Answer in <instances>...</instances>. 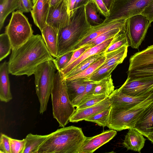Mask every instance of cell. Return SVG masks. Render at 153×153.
I'll return each mask as SVG.
<instances>
[{
  "label": "cell",
  "instance_id": "obj_19",
  "mask_svg": "<svg viewBox=\"0 0 153 153\" xmlns=\"http://www.w3.org/2000/svg\"><path fill=\"white\" fill-rule=\"evenodd\" d=\"M114 37L111 38L102 43L87 49L76 60L61 71L65 76L84 60L95 54L105 52L113 40Z\"/></svg>",
  "mask_w": 153,
  "mask_h": 153
},
{
  "label": "cell",
  "instance_id": "obj_10",
  "mask_svg": "<svg viewBox=\"0 0 153 153\" xmlns=\"http://www.w3.org/2000/svg\"><path fill=\"white\" fill-rule=\"evenodd\" d=\"M70 19L65 0L54 6L50 7L46 19V24L53 27L59 33L62 28L68 25Z\"/></svg>",
  "mask_w": 153,
  "mask_h": 153
},
{
  "label": "cell",
  "instance_id": "obj_7",
  "mask_svg": "<svg viewBox=\"0 0 153 153\" xmlns=\"http://www.w3.org/2000/svg\"><path fill=\"white\" fill-rule=\"evenodd\" d=\"M33 32L32 25L22 12L18 10L12 13L5 31L10 40L12 50L26 42L33 35Z\"/></svg>",
  "mask_w": 153,
  "mask_h": 153
},
{
  "label": "cell",
  "instance_id": "obj_38",
  "mask_svg": "<svg viewBox=\"0 0 153 153\" xmlns=\"http://www.w3.org/2000/svg\"><path fill=\"white\" fill-rule=\"evenodd\" d=\"M87 82L86 88L84 92L71 102L73 105L75 107H77L83 99L93 95L97 82Z\"/></svg>",
  "mask_w": 153,
  "mask_h": 153
},
{
  "label": "cell",
  "instance_id": "obj_34",
  "mask_svg": "<svg viewBox=\"0 0 153 153\" xmlns=\"http://www.w3.org/2000/svg\"><path fill=\"white\" fill-rule=\"evenodd\" d=\"M124 45H126L129 47L125 28L114 37L112 42L105 50V53L119 48Z\"/></svg>",
  "mask_w": 153,
  "mask_h": 153
},
{
  "label": "cell",
  "instance_id": "obj_20",
  "mask_svg": "<svg viewBox=\"0 0 153 153\" xmlns=\"http://www.w3.org/2000/svg\"><path fill=\"white\" fill-rule=\"evenodd\" d=\"M128 129L123 143V146L127 150L140 153L146 139L142 134L134 128Z\"/></svg>",
  "mask_w": 153,
  "mask_h": 153
},
{
  "label": "cell",
  "instance_id": "obj_18",
  "mask_svg": "<svg viewBox=\"0 0 153 153\" xmlns=\"http://www.w3.org/2000/svg\"><path fill=\"white\" fill-rule=\"evenodd\" d=\"M128 71L153 63V45L131 56Z\"/></svg>",
  "mask_w": 153,
  "mask_h": 153
},
{
  "label": "cell",
  "instance_id": "obj_43",
  "mask_svg": "<svg viewBox=\"0 0 153 153\" xmlns=\"http://www.w3.org/2000/svg\"><path fill=\"white\" fill-rule=\"evenodd\" d=\"M33 7L31 0H20L18 9L23 13L30 12Z\"/></svg>",
  "mask_w": 153,
  "mask_h": 153
},
{
  "label": "cell",
  "instance_id": "obj_31",
  "mask_svg": "<svg viewBox=\"0 0 153 153\" xmlns=\"http://www.w3.org/2000/svg\"><path fill=\"white\" fill-rule=\"evenodd\" d=\"M118 65L115 64L95 71L90 75L85 78V80L88 82H98L111 75V73Z\"/></svg>",
  "mask_w": 153,
  "mask_h": 153
},
{
  "label": "cell",
  "instance_id": "obj_48",
  "mask_svg": "<svg viewBox=\"0 0 153 153\" xmlns=\"http://www.w3.org/2000/svg\"><path fill=\"white\" fill-rule=\"evenodd\" d=\"M108 9L110 11L113 0H102Z\"/></svg>",
  "mask_w": 153,
  "mask_h": 153
},
{
  "label": "cell",
  "instance_id": "obj_15",
  "mask_svg": "<svg viewBox=\"0 0 153 153\" xmlns=\"http://www.w3.org/2000/svg\"><path fill=\"white\" fill-rule=\"evenodd\" d=\"M111 101L108 97L93 106L82 109H76L70 118L69 122H77L85 120L87 118L111 107Z\"/></svg>",
  "mask_w": 153,
  "mask_h": 153
},
{
  "label": "cell",
  "instance_id": "obj_41",
  "mask_svg": "<svg viewBox=\"0 0 153 153\" xmlns=\"http://www.w3.org/2000/svg\"><path fill=\"white\" fill-rule=\"evenodd\" d=\"M10 137L1 134L0 140V153H11L10 143Z\"/></svg>",
  "mask_w": 153,
  "mask_h": 153
},
{
  "label": "cell",
  "instance_id": "obj_44",
  "mask_svg": "<svg viewBox=\"0 0 153 153\" xmlns=\"http://www.w3.org/2000/svg\"><path fill=\"white\" fill-rule=\"evenodd\" d=\"M87 50L84 47H82L73 51L71 58L65 68L70 65L78 59Z\"/></svg>",
  "mask_w": 153,
  "mask_h": 153
},
{
  "label": "cell",
  "instance_id": "obj_25",
  "mask_svg": "<svg viewBox=\"0 0 153 153\" xmlns=\"http://www.w3.org/2000/svg\"><path fill=\"white\" fill-rule=\"evenodd\" d=\"M66 82L68 94L71 102L84 92L87 82L85 78L66 80Z\"/></svg>",
  "mask_w": 153,
  "mask_h": 153
},
{
  "label": "cell",
  "instance_id": "obj_9",
  "mask_svg": "<svg viewBox=\"0 0 153 153\" xmlns=\"http://www.w3.org/2000/svg\"><path fill=\"white\" fill-rule=\"evenodd\" d=\"M151 23L146 16L141 14L127 19L125 32L129 46L138 49L144 40Z\"/></svg>",
  "mask_w": 153,
  "mask_h": 153
},
{
  "label": "cell",
  "instance_id": "obj_2",
  "mask_svg": "<svg viewBox=\"0 0 153 153\" xmlns=\"http://www.w3.org/2000/svg\"><path fill=\"white\" fill-rule=\"evenodd\" d=\"M86 137L81 128L62 127L50 134L37 153H78Z\"/></svg>",
  "mask_w": 153,
  "mask_h": 153
},
{
  "label": "cell",
  "instance_id": "obj_51",
  "mask_svg": "<svg viewBox=\"0 0 153 153\" xmlns=\"http://www.w3.org/2000/svg\"><path fill=\"white\" fill-rule=\"evenodd\" d=\"M50 0H44V3L47 4V5L49 6L50 5Z\"/></svg>",
  "mask_w": 153,
  "mask_h": 153
},
{
  "label": "cell",
  "instance_id": "obj_14",
  "mask_svg": "<svg viewBox=\"0 0 153 153\" xmlns=\"http://www.w3.org/2000/svg\"><path fill=\"white\" fill-rule=\"evenodd\" d=\"M116 131L110 129L91 137H86L78 153H92L109 142L117 134Z\"/></svg>",
  "mask_w": 153,
  "mask_h": 153
},
{
  "label": "cell",
  "instance_id": "obj_4",
  "mask_svg": "<svg viewBox=\"0 0 153 153\" xmlns=\"http://www.w3.org/2000/svg\"><path fill=\"white\" fill-rule=\"evenodd\" d=\"M51 95L53 116L60 127H64L75 109L69 98L65 76L61 71L55 73Z\"/></svg>",
  "mask_w": 153,
  "mask_h": 153
},
{
  "label": "cell",
  "instance_id": "obj_37",
  "mask_svg": "<svg viewBox=\"0 0 153 153\" xmlns=\"http://www.w3.org/2000/svg\"><path fill=\"white\" fill-rule=\"evenodd\" d=\"M103 95H92L83 99L76 107V109H80L96 105L108 97Z\"/></svg>",
  "mask_w": 153,
  "mask_h": 153
},
{
  "label": "cell",
  "instance_id": "obj_35",
  "mask_svg": "<svg viewBox=\"0 0 153 153\" xmlns=\"http://www.w3.org/2000/svg\"><path fill=\"white\" fill-rule=\"evenodd\" d=\"M97 7L92 1L85 5V11L88 21L91 24L98 25L104 20L101 19L97 13Z\"/></svg>",
  "mask_w": 153,
  "mask_h": 153
},
{
  "label": "cell",
  "instance_id": "obj_47",
  "mask_svg": "<svg viewBox=\"0 0 153 153\" xmlns=\"http://www.w3.org/2000/svg\"><path fill=\"white\" fill-rule=\"evenodd\" d=\"M92 0H76L75 4L74 11L80 7L86 5L89 3L92 2Z\"/></svg>",
  "mask_w": 153,
  "mask_h": 153
},
{
  "label": "cell",
  "instance_id": "obj_21",
  "mask_svg": "<svg viewBox=\"0 0 153 153\" xmlns=\"http://www.w3.org/2000/svg\"><path fill=\"white\" fill-rule=\"evenodd\" d=\"M8 62L5 61L0 66V100L7 102L12 99L10 90Z\"/></svg>",
  "mask_w": 153,
  "mask_h": 153
},
{
  "label": "cell",
  "instance_id": "obj_49",
  "mask_svg": "<svg viewBox=\"0 0 153 153\" xmlns=\"http://www.w3.org/2000/svg\"><path fill=\"white\" fill-rule=\"evenodd\" d=\"M63 0H50V7L54 6L61 2Z\"/></svg>",
  "mask_w": 153,
  "mask_h": 153
},
{
  "label": "cell",
  "instance_id": "obj_40",
  "mask_svg": "<svg viewBox=\"0 0 153 153\" xmlns=\"http://www.w3.org/2000/svg\"><path fill=\"white\" fill-rule=\"evenodd\" d=\"M10 140L11 153H23L25 138L22 140H18L10 137Z\"/></svg>",
  "mask_w": 153,
  "mask_h": 153
},
{
  "label": "cell",
  "instance_id": "obj_12",
  "mask_svg": "<svg viewBox=\"0 0 153 153\" xmlns=\"http://www.w3.org/2000/svg\"><path fill=\"white\" fill-rule=\"evenodd\" d=\"M153 89L140 96H131L124 94L118 89L114 90L109 96L111 101V106L128 109L138 105L149 97Z\"/></svg>",
  "mask_w": 153,
  "mask_h": 153
},
{
  "label": "cell",
  "instance_id": "obj_26",
  "mask_svg": "<svg viewBox=\"0 0 153 153\" xmlns=\"http://www.w3.org/2000/svg\"><path fill=\"white\" fill-rule=\"evenodd\" d=\"M127 78L133 80L153 79V63L127 71Z\"/></svg>",
  "mask_w": 153,
  "mask_h": 153
},
{
  "label": "cell",
  "instance_id": "obj_13",
  "mask_svg": "<svg viewBox=\"0 0 153 153\" xmlns=\"http://www.w3.org/2000/svg\"><path fill=\"white\" fill-rule=\"evenodd\" d=\"M118 89L122 93L128 96H140L153 89V79L133 80L127 78Z\"/></svg>",
  "mask_w": 153,
  "mask_h": 153
},
{
  "label": "cell",
  "instance_id": "obj_32",
  "mask_svg": "<svg viewBox=\"0 0 153 153\" xmlns=\"http://www.w3.org/2000/svg\"><path fill=\"white\" fill-rule=\"evenodd\" d=\"M105 59V57L104 55L83 71L77 74L66 78V80H70L77 79L85 78L87 77L96 71L102 65Z\"/></svg>",
  "mask_w": 153,
  "mask_h": 153
},
{
  "label": "cell",
  "instance_id": "obj_27",
  "mask_svg": "<svg viewBox=\"0 0 153 153\" xmlns=\"http://www.w3.org/2000/svg\"><path fill=\"white\" fill-rule=\"evenodd\" d=\"M20 0H0V30L8 16L18 8Z\"/></svg>",
  "mask_w": 153,
  "mask_h": 153
},
{
  "label": "cell",
  "instance_id": "obj_36",
  "mask_svg": "<svg viewBox=\"0 0 153 153\" xmlns=\"http://www.w3.org/2000/svg\"><path fill=\"white\" fill-rule=\"evenodd\" d=\"M12 49L11 43L5 33L0 35V61H1L10 53Z\"/></svg>",
  "mask_w": 153,
  "mask_h": 153
},
{
  "label": "cell",
  "instance_id": "obj_11",
  "mask_svg": "<svg viewBox=\"0 0 153 153\" xmlns=\"http://www.w3.org/2000/svg\"><path fill=\"white\" fill-rule=\"evenodd\" d=\"M128 19L122 18L107 22L103 21L100 24L92 25L83 39L74 47L72 51L79 49L88 41L108 30L117 27H124Z\"/></svg>",
  "mask_w": 153,
  "mask_h": 153
},
{
  "label": "cell",
  "instance_id": "obj_17",
  "mask_svg": "<svg viewBox=\"0 0 153 153\" xmlns=\"http://www.w3.org/2000/svg\"><path fill=\"white\" fill-rule=\"evenodd\" d=\"M134 128L146 137L149 133L153 131V103L142 112Z\"/></svg>",
  "mask_w": 153,
  "mask_h": 153
},
{
  "label": "cell",
  "instance_id": "obj_30",
  "mask_svg": "<svg viewBox=\"0 0 153 153\" xmlns=\"http://www.w3.org/2000/svg\"><path fill=\"white\" fill-rule=\"evenodd\" d=\"M105 53V52L99 53L91 56L84 60L66 75L65 76V79L83 71L97 60L103 56Z\"/></svg>",
  "mask_w": 153,
  "mask_h": 153
},
{
  "label": "cell",
  "instance_id": "obj_22",
  "mask_svg": "<svg viewBox=\"0 0 153 153\" xmlns=\"http://www.w3.org/2000/svg\"><path fill=\"white\" fill-rule=\"evenodd\" d=\"M42 36L51 56L53 58L58 56V35L55 30L46 24L41 31Z\"/></svg>",
  "mask_w": 153,
  "mask_h": 153
},
{
  "label": "cell",
  "instance_id": "obj_6",
  "mask_svg": "<svg viewBox=\"0 0 153 153\" xmlns=\"http://www.w3.org/2000/svg\"><path fill=\"white\" fill-rule=\"evenodd\" d=\"M56 70L53 62L49 60L40 64L34 74L36 93L40 104V114H43L47 109Z\"/></svg>",
  "mask_w": 153,
  "mask_h": 153
},
{
  "label": "cell",
  "instance_id": "obj_45",
  "mask_svg": "<svg viewBox=\"0 0 153 153\" xmlns=\"http://www.w3.org/2000/svg\"><path fill=\"white\" fill-rule=\"evenodd\" d=\"M141 14L146 16L151 23L153 22V0L146 7Z\"/></svg>",
  "mask_w": 153,
  "mask_h": 153
},
{
  "label": "cell",
  "instance_id": "obj_5",
  "mask_svg": "<svg viewBox=\"0 0 153 153\" xmlns=\"http://www.w3.org/2000/svg\"><path fill=\"white\" fill-rule=\"evenodd\" d=\"M153 103V93L147 99L131 108L124 109L111 106L108 125L111 129L120 131L134 128L141 114Z\"/></svg>",
  "mask_w": 153,
  "mask_h": 153
},
{
  "label": "cell",
  "instance_id": "obj_50",
  "mask_svg": "<svg viewBox=\"0 0 153 153\" xmlns=\"http://www.w3.org/2000/svg\"><path fill=\"white\" fill-rule=\"evenodd\" d=\"M147 138L153 144V131L149 133Z\"/></svg>",
  "mask_w": 153,
  "mask_h": 153
},
{
  "label": "cell",
  "instance_id": "obj_23",
  "mask_svg": "<svg viewBox=\"0 0 153 153\" xmlns=\"http://www.w3.org/2000/svg\"><path fill=\"white\" fill-rule=\"evenodd\" d=\"M128 47L127 45H124L119 48L105 53V60L96 71L104 67L115 64H119L122 63L127 56Z\"/></svg>",
  "mask_w": 153,
  "mask_h": 153
},
{
  "label": "cell",
  "instance_id": "obj_1",
  "mask_svg": "<svg viewBox=\"0 0 153 153\" xmlns=\"http://www.w3.org/2000/svg\"><path fill=\"white\" fill-rule=\"evenodd\" d=\"M54 59L42 35H33L23 44L12 50L8 62L9 72L15 76H29L34 74L40 64Z\"/></svg>",
  "mask_w": 153,
  "mask_h": 153
},
{
  "label": "cell",
  "instance_id": "obj_28",
  "mask_svg": "<svg viewBox=\"0 0 153 153\" xmlns=\"http://www.w3.org/2000/svg\"><path fill=\"white\" fill-rule=\"evenodd\" d=\"M111 75L97 82L93 95H103L109 97L114 90Z\"/></svg>",
  "mask_w": 153,
  "mask_h": 153
},
{
  "label": "cell",
  "instance_id": "obj_33",
  "mask_svg": "<svg viewBox=\"0 0 153 153\" xmlns=\"http://www.w3.org/2000/svg\"><path fill=\"white\" fill-rule=\"evenodd\" d=\"M111 109V107L87 118L85 120L95 123L100 126L107 127Z\"/></svg>",
  "mask_w": 153,
  "mask_h": 153
},
{
  "label": "cell",
  "instance_id": "obj_39",
  "mask_svg": "<svg viewBox=\"0 0 153 153\" xmlns=\"http://www.w3.org/2000/svg\"><path fill=\"white\" fill-rule=\"evenodd\" d=\"M73 51L71 52L59 56L53 61L57 71H61L68 64L73 54Z\"/></svg>",
  "mask_w": 153,
  "mask_h": 153
},
{
  "label": "cell",
  "instance_id": "obj_16",
  "mask_svg": "<svg viewBox=\"0 0 153 153\" xmlns=\"http://www.w3.org/2000/svg\"><path fill=\"white\" fill-rule=\"evenodd\" d=\"M33 7L30 12L35 25L41 31L46 25V19L50 6L44 0H32Z\"/></svg>",
  "mask_w": 153,
  "mask_h": 153
},
{
  "label": "cell",
  "instance_id": "obj_3",
  "mask_svg": "<svg viewBox=\"0 0 153 153\" xmlns=\"http://www.w3.org/2000/svg\"><path fill=\"white\" fill-rule=\"evenodd\" d=\"M92 26L87 18L85 5L76 9L70 18L69 24L62 28L59 33L58 56L73 52L74 47L83 39Z\"/></svg>",
  "mask_w": 153,
  "mask_h": 153
},
{
  "label": "cell",
  "instance_id": "obj_8",
  "mask_svg": "<svg viewBox=\"0 0 153 153\" xmlns=\"http://www.w3.org/2000/svg\"><path fill=\"white\" fill-rule=\"evenodd\" d=\"M152 0H113L109 16L104 22L128 18L140 14Z\"/></svg>",
  "mask_w": 153,
  "mask_h": 153
},
{
  "label": "cell",
  "instance_id": "obj_42",
  "mask_svg": "<svg viewBox=\"0 0 153 153\" xmlns=\"http://www.w3.org/2000/svg\"><path fill=\"white\" fill-rule=\"evenodd\" d=\"M92 1L95 5L99 12L105 18L109 16L110 11L108 9L102 0H92Z\"/></svg>",
  "mask_w": 153,
  "mask_h": 153
},
{
  "label": "cell",
  "instance_id": "obj_29",
  "mask_svg": "<svg viewBox=\"0 0 153 153\" xmlns=\"http://www.w3.org/2000/svg\"><path fill=\"white\" fill-rule=\"evenodd\" d=\"M125 27L126 25L124 27H117L108 30L88 41L82 47H84L88 49L100 44L106 40L115 36L124 30Z\"/></svg>",
  "mask_w": 153,
  "mask_h": 153
},
{
  "label": "cell",
  "instance_id": "obj_24",
  "mask_svg": "<svg viewBox=\"0 0 153 153\" xmlns=\"http://www.w3.org/2000/svg\"><path fill=\"white\" fill-rule=\"evenodd\" d=\"M50 135V134L44 135L29 134L25 138L23 153H37L41 145Z\"/></svg>",
  "mask_w": 153,
  "mask_h": 153
},
{
  "label": "cell",
  "instance_id": "obj_46",
  "mask_svg": "<svg viewBox=\"0 0 153 153\" xmlns=\"http://www.w3.org/2000/svg\"><path fill=\"white\" fill-rule=\"evenodd\" d=\"M66 2L68 14L70 18L74 13V9L76 0H65Z\"/></svg>",
  "mask_w": 153,
  "mask_h": 153
}]
</instances>
